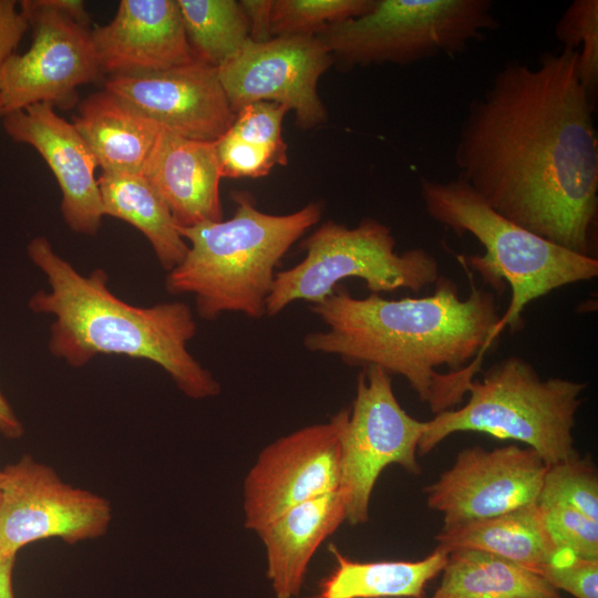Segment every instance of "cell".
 Listing matches in <instances>:
<instances>
[{"label":"cell","mask_w":598,"mask_h":598,"mask_svg":"<svg viewBox=\"0 0 598 598\" xmlns=\"http://www.w3.org/2000/svg\"><path fill=\"white\" fill-rule=\"evenodd\" d=\"M578 50L506 62L473 100L454 150L457 178L497 214L596 257L598 138Z\"/></svg>","instance_id":"6da1fadb"},{"label":"cell","mask_w":598,"mask_h":598,"mask_svg":"<svg viewBox=\"0 0 598 598\" xmlns=\"http://www.w3.org/2000/svg\"><path fill=\"white\" fill-rule=\"evenodd\" d=\"M425 297H353L339 285L311 311L324 330L308 332L303 347L338 357L350 367L374 365L403 377L436 415L453 410L482 370L501 331L497 297L472 283L462 299L457 285L439 277Z\"/></svg>","instance_id":"7a4b0ae2"},{"label":"cell","mask_w":598,"mask_h":598,"mask_svg":"<svg viewBox=\"0 0 598 598\" xmlns=\"http://www.w3.org/2000/svg\"><path fill=\"white\" fill-rule=\"evenodd\" d=\"M31 261L45 275L50 290H38L29 308L54 316L50 352L74 368L97 354H123L152 361L165 370L186 396H216L220 384L188 351L197 324L184 302L136 307L116 297L103 269L81 275L38 236L27 248Z\"/></svg>","instance_id":"3957f363"},{"label":"cell","mask_w":598,"mask_h":598,"mask_svg":"<svg viewBox=\"0 0 598 598\" xmlns=\"http://www.w3.org/2000/svg\"><path fill=\"white\" fill-rule=\"evenodd\" d=\"M234 202L235 213L227 220L177 227L189 243L188 251L167 272L165 288L171 295H194L205 320L226 312L265 317L276 268L322 213L321 204L312 202L290 214H267L245 192H236Z\"/></svg>","instance_id":"277c9868"},{"label":"cell","mask_w":598,"mask_h":598,"mask_svg":"<svg viewBox=\"0 0 598 598\" xmlns=\"http://www.w3.org/2000/svg\"><path fill=\"white\" fill-rule=\"evenodd\" d=\"M420 193L429 216L458 237H475L483 255L467 257L466 268L502 293L511 288V300L498 329L522 328L528 303L564 286L589 281L598 276L597 257L584 256L556 245L492 209L458 178L440 182L421 178Z\"/></svg>","instance_id":"5b68a950"},{"label":"cell","mask_w":598,"mask_h":598,"mask_svg":"<svg viewBox=\"0 0 598 598\" xmlns=\"http://www.w3.org/2000/svg\"><path fill=\"white\" fill-rule=\"evenodd\" d=\"M586 383L543 379L525 359L504 358L474 379L468 401L426 421L417 454L425 455L457 432H478L523 442L547 466L578 456L573 435Z\"/></svg>","instance_id":"8992f818"},{"label":"cell","mask_w":598,"mask_h":598,"mask_svg":"<svg viewBox=\"0 0 598 598\" xmlns=\"http://www.w3.org/2000/svg\"><path fill=\"white\" fill-rule=\"evenodd\" d=\"M301 245L303 259L276 274L266 306L268 317L295 301L319 303L347 278H359L371 293L380 295L398 289L419 292L440 277L431 252L423 248L398 252L391 228L373 218L355 227L328 220Z\"/></svg>","instance_id":"52a82bcc"},{"label":"cell","mask_w":598,"mask_h":598,"mask_svg":"<svg viewBox=\"0 0 598 598\" xmlns=\"http://www.w3.org/2000/svg\"><path fill=\"white\" fill-rule=\"evenodd\" d=\"M489 0H375L361 17L316 37L344 68L412 64L463 52L498 20Z\"/></svg>","instance_id":"ba28073f"},{"label":"cell","mask_w":598,"mask_h":598,"mask_svg":"<svg viewBox=\"0 0 598 598\" xmlns=\"http://www.w3.org/2000/svg\"><path fill=\"white\" fill-rule=\"evenodd\" d=\"M426 421L411 416L398 401L392 375L370 365L357 378L355 396L341 425L340 491L346 502V522H368L374 485L391 464L420 474L419 442Z\"/></svg>","instance_id":"9c48e42d"},{"label":"cell","mask_w":598,"mask_h":598,"mask_svg":"<svg viewBox=\"0 0 598 598\" xmlns=\"http://www.w3.org/2000/svg\"><path fill=\"white\" fill-rule=\"evenodd\" d=\"M20 10L32 29V43L0 68L2 115L38 103L73 107L78 87L103 74L91 30L42 0H22Z\"/></svg>","instance_id":"30bf717a"},{"label":"cell","mask_w":598,"mask_h":598,"mask_svg":"<svg viewBox=\"0 0 598 598\" xmlns=\"http://www.w3.org/2000/svg\"><path fill=\"white\" fill-rule=\"evenodd\" d=\"M2 473L0 553L17 556L38 540L76 544L106 533L112 518L106 498L64 483L52 467L30 455Z\"/></svg>","instance_id":"8fae6325"},{"label":"cell","mask_w":598,"mask_h":598,"mask_svg":"<svg viewBox=\"0 0 598 598\" xmlns=\"http://www.w3.org/2000/svg\"><path fill=\"white\" fill-rule=\"evenodd\" d=\"M344 408L328 422L296 430L259 453L243 487L244 525L259 532L291 507L340 488Z\"/></svg>","instance_id":"7c38bea8"},{"label":"cell","mask_w":598,"mask_h":598,"mask_svg":"<svg viewBox=\"0 0 598 598\" xmlns=\"http://www.w3.org/2000/svg\"><path fill=\"white\" fill-rule=\"evenodd\" d=\"M333 62L316 35L274 37L249 40L217 70L235 113L249 103L275 102L295 111L301 128H312L327 121L318 82Z\"/></svg>","instance_id":"4fadbf2b"},{"label":"cell","mask_w":598,"mask_h":598,"mask_svg":"<svg viewBox=\"0 0 598 598\" xmlns=\"http://www.w3.org/2000/svg\"><path fill=\"white\" fill-rule=\"evenodd\" d=\"M547 465L530 447L462 450L453 465L424 488L444 527L494 517L537 504Z\"/></svg>","instance_id":"5bb4252c"},{"label":"cell","mask_w":598,"mask_h":598,"mask_svg":"<svg viewBox=\"0 0 598 598\" xmlns=\"http://www.w3.org/2000/svg\"><path fill=\"white\" fill-rule=\"evenodd\" d=\"M104 89L163 130L190 140L216 141L236 115L217 68L198 59L157 72L109 76Z\"/></svg>","instance_id":"9a60e30c"},{"label":"cell","mask_w":598,"mask_h":598,"mask_svg":"<svg viewBox=\"0 0 598 598\" xmlns=\"http://www.w3.org/2000/svg\"><path fill=\"white\" fill-rule=\"evenodd\" d=\"M2 116L8 136L32 146L52 171L62 193L61 213L69 228L94 236L104 217L95 177L97 164L72 122L61 117L48 103Z\"/></svg>","instance_id":"2e32d148"},{"label":"cell","mask_w":598,"mask_h":598,"mask_svg":"<svg viewBox=\"0 0 598 598\" xmlns=\"http://www.w3.org/2000/svg\"><path fill=\"white\" fill-rule=\"evenodd\" d=\"M103 74L151 73L195 60L177 0H122L114 18L91 30Z\"/></svg>","instance_id":"e0dca14e"},{"label":"cell","mask_w":598,"mask_h":598,"mask_svg":"<svg viewBox=\"0 0 598 598\" xmlns=\"http://www.w3.org/2000/svg\"><path fill=\"white\" fill-rule=\"evenodd\" d=\"M143 175L166 203L177 227L223 219L221 173L214 142L163 130Z\"/></svg>","instance_id":"ac0fdd59"},{"label":"cell","mask_w":598,"mask_h":598,"mask_svg":"<svg viewBox=\"0 0 598 598\" xmlns=\"http://www.w3.org/2000/svg\"><path fill=\"white\" fill-rule=\"evenodd\" d=\"M346 522L340 489L296 505L257 532L267 556V578L277 598L300 594L308 565L322 544Z\"/></svg>","instance_id":"d6986e66"},{"label":"cell","mask_w":598,"mask_h":598,"mask_svg":"<svg viewBox=\"0 0 598 598\" xmlns=\"http://www.w3.org/2000/svg\"><path fill=\"white\" fill-rule=\"evenodd\" d=\"M72 124L103 173L143 174L163 128L106 89L84 99Z\"/></svg>","instance_id":"ffe728a7"},{"label":"cell","mask_w":598,"mask_h":598,"mask_svg":"<svg viewBox=\"0 0 598 598\" xmlns=\"http://www.w3.org/2000/svg\"><path fill=\"white\" fill-rule=\"evenodd\" d=\"M435 539L436 548L447 553L461 548L484 550L537 573L546 565L575 556L557 550L537 504L481 520L443 526Z\"/></svg>","instance_id":"44dd1931"},{"label":"cell","mask_w":598,"mask_h":598,"mask_svg":"<svg viewBox=\"0 0 598 598\" xmlns=\"http://www.w3.org/2000/svg\"><path fill=\"white\" fill-rule=\"evenodd\" d=\"M97 179L103 215L122 219L138 229L167 272L179 265L188 251V244L148 179L143 174L128 173H103Z\"/></svg>","instance_id":"7402d4cb"},{"label":"cell","mask_w":598,"mask_h":598,"mask_svg":"<svg viewBox=\"0 0 598 598\" xmlns=\"http://www.w3.org/2000/svg\"><path fill=\"white\" fill-rule=\"evenodd\" d=\"M442 573L432 598H560L539 573L484 550L450 551Z\"/></svg>","instance_id":"603a6c76"},{"label":"cell","mask_w":598,"mask_h":598,"mask_svg":"<svg viewBox=\"0 0 598 598\" xmlns=\"http://www.w3.org/2000/svg\"><path fill=\"white\" fill-rule=\"evenodd\" d=\"M337 567L322 582L319 598H423L430 580L442 573L448 553L436 548L416 561L359 563L330 545Z\"/></svg>","instance_id":"cb8c5ba5"},{"label":"cell","mask_w":598,"mask_h":598,"mask_svg":"<svg viewBox=\"0 0 598 598\" xmlns=\"http://www.w3.org/2000/svg\"><path fill=\"white\" fill-rule=\"evenodd\" d=\"M177 4L195 59L218 68L250 40L239 1L177 0Z\"/></svg>","instance_id":"d4e9b609"},{"label":"cell","mask_w":598,"mask_h":598,"mask_svg":"<svg viewBox=\"0 0 598 598\" xmlns=\"http://www.w3.org/2000/svg\"><path fill=\"white\" fill-rule=\"evenodd\" d=\"M375 0H274L271 35H317L327 27L363 16Z\"/></svg>","instance_id":"484cf974"},{"label":"cell","mask_w":598,"mask_h":598,"mask_svg":"<svg viewBox=\"0 0 598 598\" xmlns=\"http://www.w3.org/2000/svg\"><path fill=\"white\" fill-rule=\"evenodd\" d=\"M567 505L598 522V475L579 455L547 466L537 505Z\"/></svg>","instance_id":"4316f807"},{"label":"cell","mask_w":598,"mask_h":598,"mask_svg":"<svg viewBox=\"0 0 598 598\" xmlns=\"http://www.w3.org/2000/svg\"><path fill=\"white\" fill-rule=\"evenodd\" d=\"M555 34L563 48L578 50V76L590 100L598 90V1L575 0L558 20Z\"/></svg>","instance_id":"83f0119b"},{"label":"cell","mask_w":598,"mask_h":598,"mask_svg":"<svg viewBox=\"0 0 598 598\" xmlns=\"http://www.w3.org/2000/svg\"><path fill=\"white\" fill-rule=\"evenodd\" d=\"M540 509L546 530L557 550L598 559V522L567 505L556 504Z\"/></svg>","instance_id":"f1b7e54d"},{"label":"cell","mask_w":598,"mask_h":598,"mask_svg":"<svg viewBox=\"0 0 598 598\" xmlns=\"http://www.w3.org/2000/svg\"><path fill=\"white\" fill-rule=\"evenodd\" d=\"M288 111L285 105L275 102L249 103L236 112L227 132L248 144L287 154L282 121Z\"/></svg>","instance_id":"f546056e"},{"label":"cell","mask_w":598,"mask_h":598,"mask_svg":"<svg viewBox=\"0 0 598 598\" xmlns=\"http://www.w3.org/2000/svg\"><path fill=\"white\" fill-rule=\"evenodd\" d=\"M214 144L221 177H261L288 162L287 154L248 144L227 131Z\"/></svg>","instance_id":"4dcf8cb0"},{"label":"cell","mask_w":598,"mask_h":598,"mask_svg":"<svg viewBox=\"0 0 598 598\" xmlns=\"http://www.w3.org/2000/svg\"><path fill=\"white\" fill-rule=\"evenodd\" d=\"M538 573L557 590L576 598H598V559L574 556L546 565Z\"/></svg>","instance_id":"1f68e13d"},{"label":"cell","mask_w":598,"mask_h":598,"mask_svg":"<svg viewBox=\"0 0 598 598\" xmlns=\"http://www.w3.org/2000/svg\"><path fill=\"white\" fill-rule=\"evenodd\" d=\"M29 29L25 16L14 0H0V68L17 53Z\"/></svg>","instance_id":"d6a6232c"},{"label":"cell","mask_w":598,"mask_h":598,"mask_svg":"<svg viewBox=\"0 0 598 598\" xmlns=\"http://www.w3.org/2000/svg\"><path fill=\"white\" fill-rule=\"evenodd\" d=\"M239 2L248 19L250 40L254 42L270 40L274 0H241Z\"/></svg>","instance_id":"836d02e7"},{"label":"cell","mask_w":598,"mask_h":598,"mask_svg":"<svg viewBox=\"0 0 598 598\" xmlns=\"http://www.w3.org/2000/svg\"><path fill=\"white\" fill-rule=\"evenodd\" d=\"M0 433L8 439H19L24 434L22 422L0 390Z\"/></svg>","instance_id":"e575fe53"},{"label":"cell","mask_w":598,"mask_h":598,"mask_svg":"<svg viewBox=\"0 0 598 598\" xmlns=\"http://www.w3.org/2000/svg\"><path fill=\"white\" fill-rule=\"evenodd\" d=\"M17 556L0 553V598H14L12 574Z\"/></svg>","instance_id":"d590c367"},{"label":"cell","mask_w":598,"mask_h":598,"mask_svg":"<svg viewBox=\"0 0 598 598\" xmlns=\"http://www.w3.org/2000/svg\"><path fill=\"white\" fill-rule=\"evenodd\" d=\"M2 480H3V473H2V470L0 468V501H1V493H2Z\"/></svg>","instance_id":"8d00e7d4"},{"label":"cell","mask_w":598,"mask_h":598,"mask_svg":"<svg viewBox=\"0 0 598 598\" xmlns=\"http://www.w3.org/2000/svg\"><path fill=\"white\" fill-rule=\"evenodd\" d=\"M0 116H2V105H1V101H0Z\"/></svg>","instance_id":"74e56055"},{"label":"cell","mask_w":598,"mask_h":598,"mask_svg":"<svg viewBox=\"0 0 598 598\" xmlns=\"http://www.w3.org/2000/svg\"><path fill=\"white\" fill-rule=\"evenodd\" d=\"M561 598V597H560Z\"/></svg>","instance_id":"f35d334b"}]
</instances>
